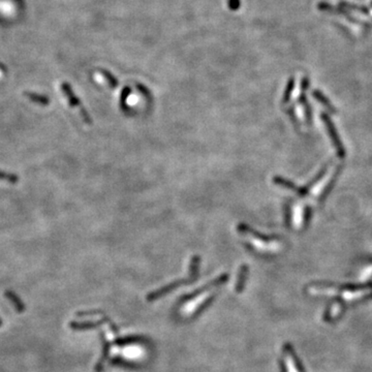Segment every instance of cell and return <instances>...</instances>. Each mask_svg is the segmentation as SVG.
Here are the masks:
<instances>
[{"label":"cell","instance_id":"obj_1","mask_svg":"<svg viewBox=\"0 0 372 372\" xmlns=\"http://www.w3.org/2000/svg\"><path fill=\"white\" fill-rule=\"evenodd\" d=\"M62 90H63L64 94L66 95V98H68V101H70V103H71V105H72L73 107H80L81 114H82L83 119L85 120V122H86V123H88V124H90V123L92 122V120L90 119V117H89V115H88L87 112H86V111L84 110V108H82L81 102L79 101V99L77 98L76 95L73 93V91H72V89H71L70 86H68L67 84H63V86H62Z\"/></svg>","mask_w":372,"mask_h":372},{"label":"cell","instance_id":"obj_2","mask_svg":"<svg viewBox=\"0 0 372 372\" xmlns=\"http://www.w3.org/2000/svg\"><path fill=\"white\" fill-rule=\"evenodd\" d=\"M100 73L102 74V76L106 78L107 81H108V84L110 85L111 88H116L118 86V80L116 79V78L112 75L110 72L108 71H105V70H101Z\"/></svg>","mask_w":372,"mask_h":372},{"label":"cell","instance_id":"obj_3","mask_svg":"<svg viewBox=\"0 0 372 372\" xmlns=\"http://www.w3.org/2000/svg\"><path fill=\"white\" fill-rule=\"evenodd\" d=\"M228 5L231 11L236 12L241 6V0H228Z\"/></svg>","mask_w":372,"mask_h":372},{"label":"cell","instance_id":"obj_4","mask_svg":"<svg viewBox=\"0 0 372 372\" xmlns=\"http://www.w3.org/2000/svg\"><path fill=\"white\" fill-rule=\"evenodd\" d=\"M0 179H8V180H13L15 181L17 178L15 176H10V175H5L4 173L0 172Z\"/></svg>","mask_w":372,"mask_h":372}]
</instances>
